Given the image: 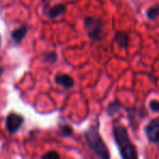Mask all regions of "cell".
Wrapping results in <instances>:
<instances>
[{
    "instance_id": "cell-12",
    "label": "cell",
    "mask_w": 159,
    "mask_h": 159,
    "mask_svg": "<svg viewBox=\"0 0 159 159\" xmlns=\"http://www.w3.org/2000/svg\"><path fill=\"white\" fill-rule=\"evenodd\" d=\"M146 16L148 20H156L159 16V3L152 6L147 9L146 11Z\"/></svg>"
},
{
    "instance_id": "cell-3",
    "label": "cell",
    "mask_w": 159,
    "mask_h": 159,
    "mask_svg": "<svg viewBox=\"0 0 159 159\" xmlns=\"http://www.w3.org/2000/svg\"><path fill=\"white\" fill-rule=\"evenodd\" d=\"M84 28L88 38L93 41L104 39V23L99 17L86 16L84 19Z\"/></svg>"
},
{
    "instance_id": "cell-14",
    "label": "cell",
    "mask_w": 159,
    "mask_h": 159,
    "mask_svg": "<svg viewBox=\"0 0 159 159\" xmlns=\"http://www.w3.org/2000/svg\"><path fill=\"white\" fill-rule=\"evenodd\" d=\"M42 159H61L60 158V155L58 152L56 151H49L47 152V153H45L44 155H42Z\"/></svg>"
},
{
    "instance_id": "cell-9",
    "label": "cell",
    "mask_w": 159,
    "mask_h": 159,
    "mask_svg": "<svg viewBox=\"0 0 159 159\" xmlns=\"http://www.w3.org/2000/svg\"><path fill=\"white\" fill-rule=\"evenodd\" d=\"M113 42L117 43L120 48L127 49V47H129V35H127V33L122 32V30L117 32L115 37H113Z\"/></svg>"
},
{
    "instance_id": "cell-4",
    "label": "cell",
    "mask_w": 159,
    "mask_h": 159,
    "mask_svg": "<svg viewBox=\"0 0 159 159\" xmlns=\"http://www.w3.org/2000/svg\"><path fill=\"white\" fill-rule=\"evenodd\" d=\"M144 133L151 144H159V117L153 118L147 122Z\"/></svg>"
},
{
    "instance_id": "cell-15",
    "label": "cell",
    "mask_w": 159,
    "mask_h": 159,
    "mask_svg": "<svg viewBox=\"0 0 159 159\" xmlns=\"http://www.w3.org/2000/svg\"><path fill=\"white\" fill-rule=\"evenodd\" d=\"M148 108L153 113H158L159 114V101L157 100H152L148 103Z\"/></svg>"
},
{
    "instance_id": "cell-7",
    "label": "cell",
    "mask_w": 159,
    "mask_h": 159,
    "mask_svg": "<svg viewBox=\"0 0 159 159\" xmlns=\"http://www.w3.org/2000/svg\"><path fill=\"white\" fill-rule=\"evenodd\" d=\"M66 10H67V7L64 6L63 3H57V4H55V6L48 8L46 14L49 19L53 20V19H57V17L61 16V15H63L64 13H66Z\"/></svg>"
},
{
    "instance_id": "cell-11",
    "label": "cell",
    "mask_w": 159,
    "mask_h": 159,
    "mask_svg": "<svg viewBox=\"0 0 159 159\" xmlns=\"http://www.w3.org/2000/svg\"><path fill=\"white\" fill-rule=\"evenodd\" d=\"M58 135L61 136V138H70V136L73 135V129L71 126L67 124H62L59 125L58 127Z\"/></svg>"
},
{
    "instance_id": "cell-10",
    "label": "cell",
    "mask_w": 159,
    "mask_h": 159,
    "mask_svg": "<svg viewBox=\"0 0 159 159\" xmlns=\"http://www.w3.org/2000/svg\"><path fill=\"white\" fill-rule=\"evenodd\" d=\"M122 107H123V105L120 101H118V100L112 101V102L109 103V105L107 106V111H106L107 115H108L109 117H115L117 114L120 113Z\"/></svg>"
},
{
    "instance_id": "cell-1",
    "label": "cell",
    "mask_w": 159,
    "mask_h": 159,
    "mask_svg": "<svg viewBox=\"0 0 159 159\" xmlns=\"http://www.w3.org/2000/svg\"><path fill=\"white\" fill-rule=\"evenodd\" d=\"M113 139L116 145L119 149L122 159H138L137 149L135 145L131 142L127 128L121 124H115L112 128Z\"/></svg>"
},
{
    "instance_id": "cell-5",
    "label": "cell",
    "mask_w": 159,
    "mask_h": 159,
    "mask_svg": "<svg viewBox=\"0 0 159 159\" xmlns=\"http://www.w3.org/2000/svg\"><path fill=\"white\" fill-rule=\"evenodd\" d=\"M24 122V118L23 116L19 115V114L15 113H11L7 116L6 119V127L7 130L9 131V133L14 134L17 133V131L20 130V128L23 125Z\"/></svg>"
},
{
    "instance_id": "cell-6",
    "label": "cell",
    "mask_w": 159,
    "mask_h": 159,
    "mask_svg": "<svg viewBox=\"0 0 159 159\" xmlns=\"http://www.w3.org/2000/svg\"><path fill=\"white\" fill-rule=\"evenodd\" d=\"M55 82L58 86L66 89V90H70L74 87V79L68 74H58V75H56Z\"/></svg>"
},
{
    "instance_id": "cell-13",
    "label": "cell",
    "mask_w": 159,
    "mask_h": 159,
    "mask_svg": "<svg viewBox=\"0 0 159 159\" xmlns=\"http://www.w3.org/2000/svg\"><path fill=\"white\" fill-rule=\"evenodd\" d=\"M42 60H44V62H46V63H48V64H55L58 60V55H57V53L53 52V51L45 52L44 54H42Z\"/></svg>"
},
{
    "instance_id": "cell-8",
    "label": "cell",
    "mask_w": 159,
    "mask_h": 159,
    "mask_svg": "<svg viewBox=\"0 0 159 159\" xmlns=\"http://www.w3.org/2000/svg\"><path fill=\"white\" fill-rule=\"evenodd\" d=\"M27 32H28L27 25H22V26H20L19 28L14 30L12 33H11V38H12L13 42H14L15 44H20L22 41H23L24 38H25Z\"/></svg>"
},
{
    "instance_id": "cell-2",
    "label": "cell",
    "mask_w": 159,
    "mask_h": 159,
    "mask_svg": "<svg viewBox=\"0 0 159 159\" xmlns=\"http://www.w3.org/2000/svg\"><path fill=\"white\" fill-rule=\"evenodd\" d=\"M84 138L88 147L99 159H110V153L99 133V122L96 119L84 131Z\"/></svg>"
},
{
    "instance_id": "cell-16",
    "label": "cell",
    "mask_w": 159,
    "mask_h": 159,
    "mask_svg": "<svg viewBox=\"0 0 159 159\" xmlns=\"http://www.w3.org/2000/svg\"><path fill=\"white\" fill-rule=\"evenodd\" d=\"M2 74H3V68H2V67L0 66V77L2 76Z\"/></svg>"
},
{
    "instance_id": "cell-17",
    "label": "cell",
    "mask_w": 159,
    "mask_h": 159,
    "mask_svg": "<svg viewBox=\"0 0 159 159\" xmlns=\"http://www.w3.org/2000/svg\"><path fill=\"white\" fill-rule=\"evenodd\" d=\"M0 43H1V38H0Z\"/></svg>"
}]
</instances>
